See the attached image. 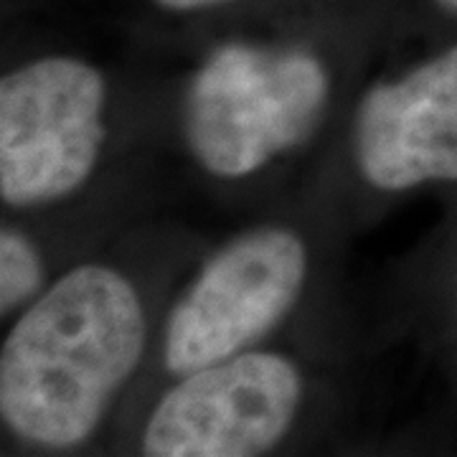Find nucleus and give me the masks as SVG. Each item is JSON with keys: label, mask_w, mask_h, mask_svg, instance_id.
Instances as JSON below:
<instances>
[{"label": "nucleus", "mask_w": 457, "mask_h": 457, "mask_svg": "<svg viewBox=\"0 0 457 457\" xmlns=\"http://www.w3.org/2000/svg\"><path fill=\"white\" fill-rule=\"evenodd\" d=\"M143 348L145 312L130 282L102 264L71 270L3 343L5 425L36 445H79L135 374Z\"/></svg>", "instance_id": "f257e3e1"}, {"label": "nucleus", "mask_w": 457, "mask_h": 457, "mask_svg": "<svg viewBox=\"0 0 457 457\" xmlns=\"http://www.w3.org/2000/svg\"><path fill=\"white\" fill-rule=\"evenodd\" d=\"M323 64L303 51L224 46L186 99V137L219 179H245L311 137L328 104Z\"/></svg>", "instance_id": "f03ea898"}, {"label": "nucleus", "mask_w": 457, "mask_h": 457, "mask_svg": "<svg viewBox=\"0 0 457 457\" xmlns=\"http://www.w3.org/2000/svg\"><path fill=\"white\" fill-rule=\"evenodd\" d=\"M104 79L69 56L38 59L0 84V196L36 206L92 176L104 143Z\"/></svg>", "instance_id": "7ed1b4c3"}, {"label": "nucleus", "mask_w": 457, "mask_h": 457, "mask_svg": "<svg viewBox=\"0 0 457 457\" xmlns=\"http://www.w3.org/2000/svg\"><path fill=\"white\" fill-rule=\"evenodd\" d=\"M308 275L303 239L287 228L246 231L213 257L165 326V366L194 374L242 353L290 312Z\"/></svg>", "instance_id": "20e7f679"}, {"label": "nucleus", "mask_w": 457, "mask_h": 457, "mask_svg": "<svg viewBox=\"0 0 457 457\" xmlns=\"http://www.w3.org/2000/svg\"><path fill=\"white\" fill-rule=\"evenodd\" d=\"M300 371L278 353H237L186 374L145 427L153 457H249L272 450L293 425Z\"/></svg>", "instance_id": "39448f33"}, {"label": "nucleus", "mask_w": 457, "mask_h": 457, "mask_svg": "<svg viewBox=\"0 0 457 457\" xmlns=\"http://www.w3.org/2000/svg\"><path fill=\"white\" fill-rule=\"evenodd\" d=\"M353 150L381 191L457 180V46L374 87L356 114Z\"/></svg>", "instance_id": "423d86ee"}, {"label": "nucleus", "mask_w": 457, "mask_h": 457, "mask_svg": "<svg viewBox=\"0 0 457 457\" xmlns=\"http://www.w3.org/2000/svg\"><path fill=\"white\" fill-rule=\"evenodd\" d=\"M44 278L33 245L13 228L0 231V311H16L31 297Z\"/></svg>", "instance_id": "0eeeda50"}, {"label": "nucleus", "mask_w": 457, "mask_h": 457, "mask_svg": "<svg viewBox=\"0 0 457 457\" xmlns=\"http://www.w3.org/2000/svg\"><path fill=\"white\" fill-rule=\"evenodd\" d=\"M165 8H173V11H191V8H206V5H216V3H224V0H158Z\"/></svg>", "instance_id": "6e6552de"}]
</instances>
